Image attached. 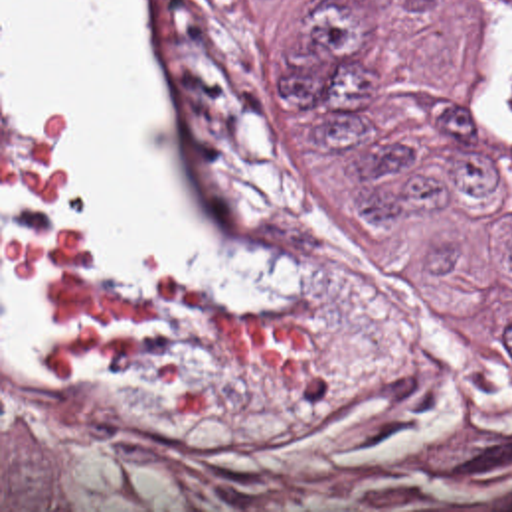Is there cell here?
Segmentation results:
<instances>
[{
	"label": "cell",
	"mask_w": 512,
	"mask_h": 512,
	"mask_svg": "<svg viewBox=\"0 0 512 512\" xmlns=\"http://www.w3.org/2000/svg\"><path fill=\"white\" fill-rule=\"evenodd\" d=\"M360 216L373 224H382L395 218L401 206L399 201L390 193L382 190L363 192L356 202Z\"/></svg>",
	"instance_id": "cell-8"
},
{
	"label": "cell",
	"mask_w": 512,
	"mask_h": 512,
	"mask_svg": "<svg viewBox=\"0 0 512 512\" xmlns=\"http://www.w3.org/2000/svg\"><path fill=\"white\" fill-rule=\"evenodd\" d=\"M378 78L359 63H343L327 83L324 101L333 112L355 113L374 99Z\"/></svg>",
	"instance_id": "cell-2"
},
{
	"label": "cell",
	"mask_w": 512,
	"mask_h": 512,
	"mask_svg": "<svg viewBox=\"0 0 512 512\" xmlns=\"http://www.w3.org/2000/svg\"><path fill=\"white\" fill-rule=\"evenodd\" d=\"M402 197L416 209L434 211L448 204L449 192L447 187L435 178L414 175L404 184Z\"/></svg>",
	"instance_id": "cell-7"
},
{
	"label": "cell",
	"mask_w": 512,
	"mask_h": 512,
	"mask_svg": "<svg viewBox=\"0 0 512 512\" xmlns=\"http://www.w3.org/2000/svg\"><path fill=\"white\" fill-rule=\"evenodd\" d=\"M510 461H512V442L487 451L481 457H478L471 463L466 464L465 468L468 471H478L489 469Z\"/></svg>",
	"instance_id": "cell-11"
},
{
	"label": "cell",
	"mask_w": 512,
	"mask_h": 512,
	"mask_svg": "<svg viewBox=\"0 0 512 512\" xmlns=\"http://www.w3.org/2000/svg\"><path fill=\"white\" fill-rule=\"evenodd\" d=\"M503 341L506 350L512 358V323L507 326L503 334Z\"/></svg>",
	"instance_id": "cell-18"
},
{
	"label": "cell",
	"mask_w": 512,
	"mask_h": 512,
	"mask_svg": "<svg viewBox=\"0 0 512 512\" xmlns=\"http://www.w3.org/2000/svg\"><path fill=\"white\" fill-rule=\"evenodd\" d=\"M327 84L310 72L294 71L281 77L278 83L280 96L298 108H309L324 98Z\"/></svg>",
	"instance_id": "cell-6"
},
{
	"label": "cell",
	"mask_w": 512,
	"mask_h": 512,
	"mask_svg": "<svg viewBox=\"0 0 512 512\" xmlns=\"http://www.w3.org/2000/svg\"><path fill=\"white\" fill-rule=\"evenodd\" d=\"M414 382L412 379H401L395 383L386 386L383 393H386L394 400H400L408 396L413 390Z\"/></svg>",
	"instance_id": "cell-13"
},
{
	"label": "cell",
	"mask_w": 512,
	"mask_h": 512,
	"mask_svg": "<svg viewBox=\"0 0 512 512\" xmlns=\"http://www.w3.org/2000/svg\"><path fill=\"white\" fill-rule=\"evenodd\" d=\"M415 160L413 150L402 144L383 145L365 153L356 163L355 171L362 179H374L401 172Z\"/></svg>",
	"instance_id": "cell-5"
},
{
	"label": "cell",
	"mask_w": 512,
	"mask_h": 512,
	"mask_svg": "<svg viewBox=\"0 0 512 512\" xmlns=\"http://www.w3.org/2000/svg\"><path fill=\"white\" fill-rule=\"evenodd\" d=\"M216 493L224 502L238 508H246L252 501L249 495L235 491L231 487H217Z\"/></svg>",
	"instance_id": "cell-12"
},
{
	"label": "cell",
	"mask_w": 512,
	"mask_h": 512,
	"mask_svg": "<svg viewBox=\"0 0 512 512\" xmlns=\"http://www.w3.org/2000/svg\"><path fill=\"white\" fill-rule=\"evenodd\" d=\"M77 473L84 484L97 490H109L118 484V472L109 464L97 461L83 463Z\"/></svg>",
	"instance_id": "cell-10"
},
{
	"label": "cell",
	"mask_w": 512,
	"mask_h": 512,
	"mask_svg": "<svg viewBox=\"0 0 512 512\" xmlns=\"http://www.w3.org/2000/svg\"><path fill=\"white\" fill-rule=\"evenodd\" d=\"M442 131L463 142H472L476 136V127L470 113L462 107L446 109L438 119Z\"/></svg>",
	"instance_id": "cell-9"
},
{
	"label": "cell",
	"mask_w": 512,
	"mask_h": 512,
	"mask_svg": "<svg viewBox=\"0 0 512 512\" xmlns=\"http://www.w3.org/2000/svg\"><path fill=\"white\" fill-rule=\"evenodd\" d=\"M357 3H359L362 6L368 7V8H384L386 7L391 0H354Z\"/></svg>",
	"instance_id": "cell-17"
},
{
	"label": "cell",
	"mask_w": 512,
	"mask_h": 512,
	"mask_svg": "<svg viewBox=\"0 0 512 512\" xmlns=\"http://www.w3.org/2000/svg\"><path fill=\"white\" fill-rule=\"evenodd\" d=\"M402 427V425L396 423V424H388L381 428L379 433L371 438H369L366 443H364L363 447H369L373 446L382 440H384L386 437H389L392 433L396 432Z\"/></svg>",
	"instance_id": "cell-15"
},
{
	"label": "cell",
	"mask_w": 512,
	"mask_h": 512,
	"mask_svg": "<svg viewBox=\"0 0 512 512\" xmlns=\"http://www.w3.org/2000/svg\"><path fill=\"white\" fill-rule=\"evenodd\" d=\"M305 28L316 48L336 59L358 53L368 33L362 19L349 6L334 0H323L310 9Z\"/></svg>",
	"instance_id": "cell-1"
},
{
	"label": "cell",
	"mask_w": 512,
	"mask_h": 512,
	"mask_svg": "<svg viewBox=\"0 0 512 512\" xmlns=\"http://www.w3.org/2000/svg\"><path fill=\"white\" fill-rule=\"evenodd\" d=\"M311 131V142L324 152H341L364 143L373 133L372 124L355 113L334 112Z\"/></svg>",
	"instance_id": "cell-3"
},
{
	"label": "cell",
	"mask_w": 512,
	"mask_h": 512,
	"mask_svg": "<svg viewBox=\"0 0 512 512\" xmlns=\"http://www.w3.org/2000/svg\"><path fill=\"white\" fill-rule=\"evenodd\" d=\"M508 259H509V263H510V265L512 267V241H511V244L509 246Z\"/></svg>",
	"instance_id": "cell-19"
},
{
	"label": "cell",
	"mask_w": 512,
	"mask_h": 512,
	"mask_svg": "<svg viewBox=\"0 0 512 512\" xmlns=\"http://www.w3.org/2000/svg\"><path fill=\"white\" fill-rule=\"evenodd\" d=\"M213 470L217 475L239 483L248 484L259 482V478L254 474L233 472L218 467H213Z\"/></svg>",
	"instance_id": "cell-14"
},
{
	"label": "cell",
	"mask_w": 512,
	"mask_h": 512,
	"mask_svg": "<svg viewBox=\"0 0 512 512\" xmlns=\"http://www.w3.org/2000/svg\"><path fill=\"white\" fill-rule=\"evenodd\" d=\"M449 175L460 191L474 197L492 193L499 183V172L494 162L476 152L456 154L450 162Z\"/></svg>",
	"instance_id": "cell-4"
},
{
	"label": "cell",
	"mask_w": 512,
	"mask_h": 512,
	"mask_svg": "<svg viewBox=\"0 0 512 512\" xmlns=\"http://www.w3.org/2000/svg\"><path fill=\"white\" fill-rule=\"evenodd\" d=\"M129 447L131 450L125 448L122 444H119L117 449L121 451L123 455H128L129 459L131 460V458H134L136 447H132L130 445ZM136 454L139 456L140 461H147L151 459L153 456L151 452H145L142 450L140 452L136 451Z\"/></svg>",
	"instance_id": "cell-16"
}]
</instances>
